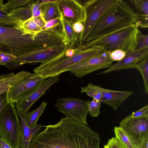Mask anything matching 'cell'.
Here are the masks:
<instances>
[{
    "label": "cell",
    "mask_w": 148,
    "mask_h": 148,
    "mask_svg": "<svg viewBox=\"0 0 148 148\" xmlns=\"http://www.w3.org/2000/svg\"><path fill=\"white\" fill-rule=\"evenodd\" d=\"M104 148H125L115 137L108 140L106 144L103 146Z\"/></svg>",
    "instance_id": "e575fe53"
},
{
    "label": "cell",
    "mask_w": 148,
    "mask_h": 148,
    "mask_svg": "<svg viewBox=\"0 0 148 148\" xmlns=\"http://www.w3.org/2000/svg\"><path fill=\"white\" fill-rule=\"evenodd\" d=\"M33 18L37 25L42 29L46 22L44 20L42 15Z\"/></svg>",
    "instance_id": "f35d334b"
},
{
    "label": "cell",
    "mask_w": 148,
    "mask_h": 148,
    "mask_svg": "<svg viewBox=\"0 0 148 148\" xmlns=\"http://www.w3.org/2000/svg\"><path fill=\"white\" fill-rule=\"evenodd\" d=\"M134 68L137 69L141 74L143 81L144 92L148 94V56L137 63Z\"/></svg>",
    "instance_id": "d4e9b609"
},
{
    "label": "cell",
    "mask_w": 148,
    "mask_h": 148,
    "mask_svg": "<svg viewBox=\"0 0 148 148\" xmlns=\"http://www.w3.org/2000/svg\"><path fill=\"white\" fill-rule=\"evenodd\" d=\"M8 13L2 8H0V26L19 27L23 22L10 16Z\"/></svg>",
    "instance_id": "484cf974"
},
{
    "label": "cell",
    "mask_w": 148,
    "mask_h": 148,
    "mask_svg": "<svg viewBox=\"0 0 148 148\" xmlns=\"http://www.w3.org/2000/svg\"><path fill=\"white\" fill-rule=\"evenodd\" d=\"M20 123L14 104L9 103L0 113V138L12 148H19Z\"/></svg>",
    "instance_id": "52a82bcc"
},
{
    "label": "cell",
    "mask_w": 148,
    "mask_h": 148,
    "mask_svg": "<svg viewBox=\"0 0 148 148\" xmlns=\"http://www.w3.org/2000/svg\"><path fill=\"white\" fill-rule=\"evenodd\" d=\"M42 15V11L41 7L37 10L34 16L32 17H35Z\"/></svg>",
    "instance_id": "b9f144b4"
},
{
    "label": "cell",
    "mask_w": 148,
    "mask_h": 148,
    "mask_svg": "<svg viewBox=\"0 0 148 148\" xmlns=\"http://www.w3.org/2000/svg\"><path fill=\"white\" fill-rule=\"evenodd\" d=\"M43 79L34 73L15 84L6 92L9 103H15Z\"/></svg>",
    "instance_id": "4fadbf2b"
},
{
    "label": "cell",
    "mask_w": 148,
    "mask_h": 148,
    "mask_svg": "<svg viewBox=\"0 0 148 148\" xmlns=\"http://www.w3.org/2000/svg\"><path fill=\"white\" fill-rule=\"evenodd\" d=\"M133 93L131 91H118L106 89L103 93L100 101L116 110Z\"/></svg>",
    "instance_id": "2e32d148"
},
{
    "label": "cell",
    "mask_w": 148,
    "mask_h": 148,
    "mask_svg": "<svg viewBox=\"0 0 148 148\" xmlns=\"http://www.w3.org/2000/svg\"><path fill=\"white\" fill-rule=\"evenodd\" d=\"M0 57L2 65L5 66L9 63L13 61L16 57L8 52L0 50Z\"/></svg>",
    "instance_id": "d6a6232c"
},
{
    "label": "cell",
    "mask_w": 148,
    "mask_h": 148,
    "mask_svg": "<svg viewBox=\"0 0 148 148\" xmlns=\"http://www.w3.org/2000/svg\"><path fill=\"white\" fill-rule=\"evenodd\" d=\"M60 18L62 25L68 42L69 44L74 45L76 41L72 25L65 19L60 11Z\"/></svg>",
    "instance_id": "4316f807"
},
{
    "label": "cell",
    "mask_w": 148,
    "mask_h": 148,
    "mask_svg": "<svg viewBox=\"0 0 148 148\" xmlns=\"http://www.w3.org/2000/svg\"><path fill=\"white\" fill-rule=\"evenodd\" d=\"M119 0H77L85 9L86 18L83 30L79 37L78 46L84 44L100 18L118 3Z\"/></svg>",
    "instance_id": "8992f818"
},
{
    "label": "cell",
    "mask_w": 148,
    "mask_h": 148,
    "mask_svg": "<svg viewBox=\"0 0 148 148\" xmlns=\"http://www.w3.org/2000/svg\"><path fill=\"white\" fill-rule=\"evenodd\" d=\"M136 21V15L130 5L125 1L119 0L116 5L100 18L84 43L134 25Z\"/></svg>",
    "instance_id": "277c9868"
},
{
    "label": "cell",
    "mask_w": 148,
    "mask_h": 148,
    "mask_svg": "<svg viewBox=\"0 0 148 148\" xmlns=\"http://www.w3.org/2000/svg\"><path fill=\"white\" fill-rule=\"evenodd\" d=\"M47 103L42 102L37 108L28 112L25 115V120L27 125L31 127H34L37 124L39 118L46 108Z\"/></svg>",
    "instance_id": "44dd1931"
},
{
    "label": "cell",
    "mask_w": 148,
    "mask_h": 148,
    "mask_svg": "<svg viewBox=\"0 0 148 148\" xmlns=\"http://www.w3.org/2000/svg\"><path fill=\"white\" fill-rule=\"evenodd\" d=\"M130 7L136 18L134 25L137 28L148 27V0H130Z\"/></svg>",
    "instance_id": "ac0fdd59"
},
{
    "label": "cell",
    "mask_w": 148,
    "mask_h": 148,
    "mask_svg": "<svg viewBox=\"0 0 148 148\" xmlns=\"http://www.w3.org/2000/svg\"><path fill=\"white\" fill-rule=\"evenodd\" d=\"M101 103L100 101L93 99L88 105V113L92 117H97L100 114Z\"/></svg>",
    "instance_id": "4dcf8cb0"
},
{
    "label": "cell",
    "mask_w": 148,
    "mask_h": 148,
    "mask_svg": "<svg viewBox=\"0 0 148 148\" xmlns=\"http://www.w3.org/2000/svg\"><path fill=\"white\" fill-rule=\"evenodd\" d=\"M138 148H148V136L145 138L139 145Z\"/></svg>",
    "instance_id": "ab89813d"
},
{
    "label": "cell",
    "mask_w": 148,
    "mask_h": 148,
    "mask_svg": "<svg viewBox=\"0 0 148 148\" xmlns=\"http://www.w3.org/2000/svg\"><path fill=\"white\" fill-rule=\"evenodd\" d=\"M59 80L58 77L43 79L33 89L14 104L17 111L26 114L32 106L43 95L50 86Z\"/></svg>",
    "instance_id": "8fae6325"
},
{
    "label": "cell",
    "mask_w": 148,
    "mask_h": 148,
    "mask_svg": "<svg viewBox=\"0 0 148 148\" xmlns=\"http://www.w3.org/2000/svg\"><path fill=\"white\" fill-rule=\"evenodd\" d=\"M84 24L80 22H77L72 25L74 32L76 41L78 40L79 37L82 32L84 27Z\"/></svg>",
    "instance_id": "d590c367"
},
{
    "label": "cell",
    "mask_w": 148,
    "mask_h": 148,
    "mask_svg": "<svg viewBox=\"0 0 148 148\" xmlns=\"http://www.w3.org/2000/svg\"><path fill=\"white\" fill-rule=\"evenodd\" d=\"M90 100L67 97L58 99L55 107L66 117L88 125L87 116Z\"/></svg>",
    "instance_id": "ba28073f"
},
{
    "label": "cell",
    "mask_w": 148,
    "mask_h": 148,
    "mask_svg": "<svg viewBox=\"0 0 148 148\" xmlns=\"http://www.w3.org/2000/svg\"><path fill=\"white\" fill-rule=\"evenodd\" d=\"M59 42L58 33L54 28L42 29L32 35L18 27L0 26V46L16 57L58 46Z\"/></svg>",
    "instance_id": "7a4b0ae2"
},
{
    "label": "cell",
    "mask_w": 148,
    "mask_h": 148,
    "mask_svg": "<svg viewBox=\"0 0 148 148\" xmlns=\"http://www.w3.org/2000/svg\"><path fill=\"white\" fill-rule=\"evenodd\" d=\"M57 3L64 18L71 25L77 22L84 24L86 18L85 9L77 0H60Z\"/></svg>",
    "instance_id": "5bb4252c"
},
{
    "label": "cell",
    "mask_w": 148,
    "mask_h": 148,
    "mask_svg": "<svg viewBox=\"0 0 148 148\" xmlns=\"http://www.w3.org/2000/svg\"><path fill=\"white\" fill-rule=\"evenodd\" d=\"M115 138L125 148H138L125 131L119 126H115L114 129Z\"/></svg>",
    "instance_id": "7402d4cb"
},
{
    "label": "cell",
    "mask_w": 148,
    "mask_h": 148,
    "mask_svg": "<svg viewBox=\"0 0 148 148\" xmlns=\"http://www.w3.org/2000/svg\"><path fill=\"white\" fill-rule=\"evenodd\" d=\"M72 45H73L63 44L36 51L16 57L5 66L9 69H12L26 64L36 62L44 63L55 58Z\"/></svg>",
    "instance_id": "9c48e42d"
},
{
    "label": "cell",
    "mask_w": 148,
    "mask_h": 148,
    "mask_svg": "<svg viewBox=\"0 0 148 148\" xmlns=\"http://www.w3.org/2000/svg\"><path fill=\"white\" fill-rule=\"evenodd\" d=\"M44 127L32 138L29 148H100L99 133L70 118Z\"/></svg>",
    "instance_id": "6da1fadb"
},
{
    "label": "cell",
    "mask_w": 148,
    "mask_h": 148,
    "mask_svg": "<svg viewBox=\"0 0 148 148\" xmlns=\"http://www.w3.org/2000/svg\"><path fill=\"white\" fill-rule=\"evenodd\" d=\"M19 27L25 32L32 35H35L42 29L34 21L33 17L23 22Z\"/></svg>",
    "instance_id": "f1b7e54d"
},
{
    "label": "cell",
    "mask_w": 148,
    "mask_h": 148,
    "mask_svg": "<svg viewBox=\"0 0 148 148\" xmlns=\"http://www.w3.org/2000/svg\"><path fill=\"white\" fill-rule=\"evenodd\" d=\"M126 52L121 49L113 51L109 53V56L112 61H119L122 60L125 56Z\"/></svg>",
    "instance_id": "836d02e7"
},
{
    "label": "cell",
    "mask_w": 148,
    "mask_h": 148,
    "mask_svg": "<svg viewBox=\"0 0 148 148\" xmlns=\"http://www.w3.org/2000/svg\"><path fill=\"white\" fill-rule=\"evenodd\" d=\"M0 65H2L1 60L0 57Z\"/></svg>",
    "instance_id": "ee69618b"
},
{
    "label": "cell",
    "mask_w": 148,
    "mask_h": 148,
    "mask_svg": "<svg viewBox=\"0 0 148 148\" xmlns=\"http://www.w3.org/2000/svg\"><path fill=\"white\" fill-rule=\"evenodd\" d=\"M17 113L20 123V137L19 148H29L32 138L40 131L42 127L45 126L37 124L35 127H31L26 123L25 114L18 111Z\"/></svg>",
    "instance_id": "e0dca14e"
},
{
    "label": "cell",
    "mask_w": 148,
    "mask_h": 148,
    "mask_svg": "<svg viewBox=\"0 0 148 148\" xmlns=\"http://www.w3.org/2000/svg\"><path fill=\"white\" fill-rule=\"evenodd\" d=\"M0 148H12L8 143L0 138Z\"/></svg>",
    "instance_id": "60d3db41"
},
{
    "label": "cell",
    "mask_w": 148,
    "mask_h": 148,
    "mask_svg": "<svg viewBox=\"0 0 148 148\" xmlns=\"http://www.w3.org/2000/svg\"><path fill=\"white\" fill-rule=\"evenodd\" d=\"M30 4L27 7L12 10L8 12V14L22 22L25 21L32 17V9Z\"/></svg>",
    "instance_id": "cb8c5ba5"
},
{
    "label": "cell",
    "mask_w": 148,
    "mask_h": 148,
    "mask_svg": "<svg viewBox=\"0 0 148 148\" xmlns=\"http://www.w3.org/2000/svg\"><path fill=\"white\" fill-rule=\"evenodd\" d=\"M3 0H0V8H2V6L3 4Z\"/></svg>",
    "instance_id": "7bdbcfd3"
},
{
    "label": "cell",
    "mask_w": 148,
    "mask_h": 148,
    "mask_svg": "<svg viewBox=\"0 0 148 148\" xmlns=\"http://www.w3.org/2000/svg\"><path fill=\"white\" fill-rule=\"evenodd\" d=\"M33 1L31 0H9L2 5V8L8 13L15 10L27 7Z\"/></svg>",
    "instance_id": "83f0119b"
},
{
    "label": "cell",
    "mask_w": 148,
    "mask_h": 148,
    "mask_svg": "<svg viewBox=\"0 0 148 148\" xmlns=\"http://www.w3.org/2000/svg\"><path fill=\"white\" fill-rule=\"evenodd\" d=\"M32 73L21 71L16 73H11L0 75V95L6 93L15 84Z\"/></svg>",
    "instance_id": "d6986e66"
},
{
    "label": "cell",
    "mask_w": 148,
    "mask_h": 148,
    "mask_svg": "<svg viewBox=\"0 0 148 148\" xmlns=\"http://www.w3.org/2000/svg\"><path fill=\"white\" fill-rule=\"evenodd\" d=\"M61 23L60 17H57L47 22L42 29H48Z\"/></svg>",
    "instance_id": "8d00e7d4"
},
{
    "label": "cell",
    "mask_w": 148,
    "mask_h": 148,
    "mask_svg": "<svg viewBox=\"0 0 148 148\" xmlns=\"http://www.w3.org/2000/svg\"><path fill=\"white\" fill-rule=\"evenodd\" d=\"M140 31L134 24L99 38L85 43L79 47L82 49L92 47L104 49L110 52L117 49L127 53L133 51L136 46L137 36Z\"/></svg>",
    "instance_id": "5b68a950"
},
{
    "label": "cell",
    "mask_w": 148,
    "mask_h": 148,
    "mask_svg": "<svg viewBox=\"0 0 148 148\" xmlns=\"http://www.w3.org/2000/svg\"><path fill=\"white\" fill-rule=\"evenodd\" d=\"M81 92H85L93 99L100 101L103 93L106 89L90 83L85 87H81Z\"/></svg>",
    "instance_id": "603a6c76"
},
{
    "label": "cell",
    "mask_w": 148,
    "mask_h": 148,
    "mask_svg": "<svg viewBox=\"0 0 148 148\" xmlns=\"http://www.w3.org/2000/svg\"><path fill=\"white\" fill-rule=\"evenodd\" d=\"M44 3L41 6L42 15L47 22L54 18L60 17V10L57 2Z\"/></svg>",
    "instance_id": "ffe728a7"
},
{
    "label": "cell",
    "mask_w": 148,
    "mask_h": 148,
    "mask_svg": "<svg viewBox=\"0 0 148 148\" xmlns=\"http://www.w3.org/2000/svg\"><path fill=\"white\" fill-rule=\"evenodd\" d=\"M119 125L138 147L148 136V119H133L128 115L120 121Z\"/></svg>",
    "instance_id": "7c38bea8"
},
{
    "label": "cell",
    "mask_w": 148,
    "mask_h": 148,
    "mask_svg": "<svg viewBox=\"0 0 148 148\" xmlns=\"http://www.w3.org/2000/svg\"><path fill=\"white\" fill-rule=\"evenodd\" d=\"M110 53L105 51L99 56L79 62L69 68L65 72L69 71L75 76L81 78L98 70L108 69L113 62L109 58Z\"/></svg>",
    "instance_id": "30bf717a"
},
{
    "label": "cell",
    "mask_w": 148,
    "mask_h": 148,
    "mask_svg": "<svg viewBox=\"0 0 148 148\" xmlns=\"http://www.w3.org/2000/svg\"><path fill=\"white\" fill-rule=\"evenodd\" d=\"M9 103L6 92L0 95V113Z\"/></svg>",
    "instance_id": "74e56055"
},
{
    "label": "cell",
    "mask_w": 148,
    "mask_h": 148,
    "mask_svg": "<svg viewBox=\"0 0 148 148\" xmlns=\"http://www.w3.org/2000/svg\"><path fill=\"white\" fill-rule=\"evenodd\" d=\"M147 56L148 48L138 52L132 51L126 53L125 57L121 60L112 64L106 69L97 73L96 75L106 74L114 71L134 68L137 63Z\"/></svg>",
    "instance_id": "9a60e30c"
},
{
    "label": "cell",
    "mask_w": 148,
    "mask_h": 148,
    "mask_svg": "<svg viewBox=\"0 0 148 148\" xmlns=\"http://www.w3.org/2000/svg\"><path fill=\"white\" fill-rule=\"evenodd\" d=\"M129 115L133 119H148V105L142 107L135 112H132Z\"/></svg>",
    "instance_id": "1f68e13d"
},
{
    "label": "cell",
    "mask_w": 148,
    "mask_h": 148,
    "mask_svg": "<svg viewBox=\"0 0 148 148\" xmlns=\"http://www.w3.org/2000/svg\"><path fill=\"white\" fill-rule=\"evenodd\" d=\"M148 35H144L140 31L137 36L136 46L133 51L138 52L148 48Z\"/></svg>",
    "instance_id": "f546056e"
},
{
    "label": "cell",
    "mask_w": 148,
    "mask_h": 148,
    "mask_svg": "<svg viewBox=\"0 0 148 148\" xmlns=\"http://www.w3.org/2000/svg\"><path fill=\"white\" fill-rule=\"evenodd\" d=\"M106 51L102 48L92 47L81 49L72 45L52 60L34 69L43 79L58 77L69 68L79 62L101 55Z\"/></svg>",
    "instance_id": "3957f363"
}]
</instances>
